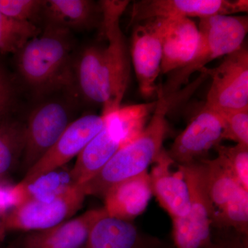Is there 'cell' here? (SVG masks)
<instances>
[{"label": "cell", "mask_w": 248, "mask_h": 248, "mask_svg": "<svg viewBox=\"0 0 248 248\" xmlns=\"http://www.w3.org/2000/svg\"><path fill=\"white\" fill-rule=\"evenodd\" d=\"M104 209H92L76 218L45 231L31 232L23 239L22 248H81L93 223Z\"/></svg>", "instance_id": "obj_17"}, {"label": "cell", "mask_w": 248, "mask_h": 248, "mask_svg": "<svg viewBox=\"0 0 248 248\" xmlns=\"http://www.w3.org/2000/svg\"><path fill=\"white\" fill-rule=\"evenodd\" d=\"M102 17L100 4L89 0H44L41 15L45 26L71 32L93 29Z\"/></svg>", "instance_id": "obj_19"}, {"label": "cell", "mask_w": 248, "mask_h": 248, "mask_svg": "<svg viewBox=\"0 0 248 248\" xmlns=\"http://www.w3.org/2000/svg\"><path fill=\"white\" fill-rule=\"evenodd\" d=\"M156 102L121 107L105 116L102 130L77 156L71 169L73 180L84 185L95 177L124 145L131 141L145 128Z\"/></svg>", "instance_id": "obj_3"}, {"label": "cell", "mask_w": 248, "mask_h": 248, "mask_svg": "<svg viewBox=\"0 0 248 248\" xmlns=\"http://www.w3.org/2000/svg\"><path fill=\"white\" fill-rule=\"evenodd\" d=\"M157 100L151 120L141 133L120 148L95 177L84 184L86 195L104 197L118 183L146 172L155 163L169 132L167 115L173 98L165 97L158 86Z\"/></svg>", "instance_id": "obj_2"}, {"label": "cell", "mask_w": 248, "mask_h": 248, "mask_svg": "<svg viewBox=\"0 0 248 248\" xmlns=\"http://www.w3.org/2000/svg\"><path fill=\"white\" fill-rule=\"evenodd\" d=\"M73 43L70 31L45 26L16 53L23 82L38 96L71 89Z\"/></svg>", "instance_id": "obj_1"}, {"label": "cell", "mask_w": 248, "mask_h": 248, "mask_svg": "<svg viewBox=\"0 0 248 248\" xmlns=\"http://www.w3.org/2000/svg\"><path fill=\"white\" fill-rule=\"evenodd\" d=\"M66 166L29 182L22 181L16 185L5 187L9 210L26 202L53 198L78 185L73 180L71 169H64Z\"/></svg>", "instance_id": "obj_20"}, {"label": "cell", "mask_w": 248, "mask_h": 248, "mask_svg": "<svg viewBox=\"0 0 248 248\" xmlns=\"http://www.w3.org/2000/svg\"><path fill=\"white\" fill-rule=\"evenodd\" d=\"M129 3L125 0H105L99 2L102 15L101 26L108 41L107 46L103 48L101 63L102 115H107L122 107L128 86L130 60L120 27V19Z\"/></svg>", "instance_id": "obj_5"}, {"label": "cell", "mask_w": 248, "mask_h": 248, "mask_svg": "<svg viewBox=\"0 0 248 248\" xmlns=\"http://www.w3.org/2000/svg\"><path fill=\"white\" fill-rule=\"evenodd\" d=\"M105 116L88 114L75 120L49 151L26 173L22 181L35 178L66 166L78 156L103 128Z\"/></svg>", "instance_id": "obj_12"}, {"label": "cell", "mask_w": 248, "mask_h": 248, "mask_svg": "<svg viewBox=\"0 0 248 248\" xmlns=\"http://www.w3.org/2000/svg\"><path fill=\"white\" fill-rule=\"evenodd\" d=\"M135 25L132 37V60L140 93L143 97L150 98L156 94V81L161 73V19H148Z\"/></svg>", "instance_id": "obj_13"}, {"label": "cell", "mask_w": 248, "mask_h": 248, "mask_svg": "<svg viewBox=\"0 0 248 248\" xmlns=\"http://www.w3.org/2000/svg\"><path fill=\"white\" fill-rule=\"evenodd\" d=\"M217 156L229 169L240 186L248 191V146L236 144L233 146L215 147Z\"/></svg>", "instance_id": "obj_26"}, {"label": "cell", "mask_w": 248, "mask_h": 248, "mask_svg": "<svg viewBox=\"0 0 248 248\" xmlns=\"http://www.w3.org/2000/svg\"><path fill=\"white\" fill-rule=\"evenodd\" d=\"M184 174L190 195V210L184 218L172 219L176 248H205L210 244L216 209L209 197L203 165L200 161L177 166Z\"/></svg>", "instance_id": "obj_6"}, {"label": "cell", "mask_w": 248, "mask_h": 248, "mask_svg": "<svg viewBox=\"0 0 248 248\" xmlns=\"http://www.w3.org/2000/svg\"><path fill=\"white\" fill-rule=\"evenodd\" d=\"M16 99L14 81L0 65V120L11 115Z\"/></svg>", "instance_id": "obj_30"}, {"label": "cell", "mask_w": 248, "mask_h": 248, "mask_svg": "<svg viewBox=\"0 0 248 248\" xmlns=\"http://www.w3.org/2000/svg\"><path fill=\"white\" fill-rule=\"evenodd\" d=\"M203 165L209 197L217 210L223 208L241 187L229 169L218 158L200 160Z\"/></svg>", "instance_id": "obj_23"}, {"label": "cell", "mask_w": 248, "mask_h": 248, "mask_svg": "<svg viewBox=\"0 0 248 248\" xmlns=\"http://www.w3.org/2000/svg\"><path fill=\"white\" fill-rule=\"evenodd\" d=\"M149 174L153 195L172 219L184 218L190 210L188 186L180 170H171L174 162L164 149Z\"/></svg>", "instance_id": "obj_15"}, {"label": "cell", "mask_w": 248, "mask_h": 248, "mask_svg": "<svg viewBox=\"0 0 248 248\" xmlns=\"http://www.w3.org/2000/svg\"><path fill=\"white\" fill-rule=\"evenodd\" d=\"M212 79L205 107L218 112L248 109V50L245 44L224 57L218 66L204 68Z\"/></svg>", "instance_id": "obj_8"}, {"label": "cell", "mask_w": 248, "mask_h": 248, "mask_svg": "<svg viewBox=\"0 0 248 248\" xmlns=\"http://www.w3.org/2000/svg\"><path fill=\"white\" fill-rule=\"evenodd\" d=\"M71 97H53L39 104L26 123V143L21 166L26 173L49 151L74 121Z\"/></svg>", "instance_id": "obj_7"}, {"label": "cell", "mask_w": 248, "mask_h": 248, "mask_svg": "<svg viewBox=\"0 0 248 248\" xmlns=\"http://www.w3.org/2000/svg\"><path fill=\"white\" fill-rule=\"evenodd\" d=\"M42 6V0H0V12L6 17L35 24L41 19Z\"/></svg>", "instance_id": "obj_27"}, {"label": "cell", "mask_w": 248, "mask_h": 248, "mask_svg": "<svg viewBox=\"0 0 248 248\" xmlns=\"http://www.w3.org/2000/svg\"><path fill=\"white\" fill-rule=\"evenodd\" d=\"M213 228L231 229L248 236V191L240 187L231 200L217 210Z\"/></svg>", "instance_id": "obj_24"}, {"label": "cell", "mask_w": 248, "mask_h": 248, "mask_svg": "<svg viewBox=\"0 0 248 248\" xmlns=\"http://www.w3.org/2000/svg\"><path fill=\"white\" fill-rule=\"evenodd\" d=\"M162 62L161 73H172L193 58L199 40L198 26L190 18L161 19Z\"/></svg>", "instance_id": "obj_16"}, {"label": "cell", "mask_w": 248, "mask_h": 248, "mask_svg": "<svg viewBox=\"0 0 248 248\" xmlns=\"http://www.w3.org/2000/svg\"><path fill=\"white\" fill-rule=\"evenodd\" d=\"M41 31L33 23L15 20L0 12V56L17 53Z\"/></svg>", "instance_id": "obj_25"}, {"label": "cell", "mask_w": 248, "mask_h": 248, "mask_svg": "<svg viewBox=\"0 0 248 248\" xmlns=\"http://www.w3.org/2000/svg\"><path fill=\"white\" fill-rule=\"evenodd\" d=\"M223 121L222 140L248 146V109L222 112Z\"/></svg>", "instance_id": "obj_28"}, {"label": "cell", "mask_w": 248, "mask_h": 248, "mask_svg": "<svg viewBox=\"0 0 248 248\" xmlns=\"http://www.w3.org/2000/svg\"><path fill=\"white\" fill-rule=\"evenodd\" d=\"M212 231L210 244L205 248H248V236L231 229H217Z\"/></svg>", "instance_id": "obj_29"}, {"label": "cell", "mask_w": 248, "mask_h": 248, "mask_svg": "<svg viewBox=\"0 0 248 248\" xmlns=\"http://www.w3.org/2000/svg\"><path fill=\"white\" fill-rule=\"evenodd\" d=\"M152 196L151 180L146 171L110 187L103 197L104 209L109 216L133 221L144 213Z\"/></svg>", "instance_id": "obj_18"}, {"label": "cell", "mask_w": 248, "mask_h": 248, "mask_svg": "<svg viewBox=\"0 0 248 248\" xmlns=\"http://www.w3.org/2000/svg\"><path fill=\"white\" fill-rule=\"evenodd\" d=\"M9 210L5 187L0 186V244L4 241L8 232L6 218Z\"/></svg>", "instance_id": "obj_31"}, {"label": "cell", "mask_w": 248, "mask_h": 248, "mask_svg": "<svg viewBox=\"0 0 248 248\" xmlns=\"http://www.w3.org/2000/svg\"><path fill=\"white\" fill-rule=\"evenodd\" d=\"M200 40L193 58L185 66L172 72L166 84L160 85L165 97H172L195 72L210 62L226 56L244 44L248 32L247 16H217L200 18Z\"/></svg>", "instance_id": "obj_4"}, {"label": "cell", "mask_w": 248, "mask_h": 248, "mask_svg": "<svg viewBox=\"0 0 248 248\" xmlns=\"http://www.w3.org/2000/svg\"><path fill=\"white\" fill-rule=\"evenodd\" d=\"M84 185H76L61 195L21 204L8 212V231H45L70 219L82 207L86 197Z\"/></svg>", "instance_id": "obj_9"}, {"label": "cell", "mask_w": 248, "mask_h": 248, "mask_svg": "<svg viewBox=\"0 0 248 248\" xmlns=\"http://www.w3.org/2000/svg\"><path fill=\"white\" fill-rule=\"evenodd\" d=\"M223 121L221 112L205 107L191 120L167 151L174 164L186 166L203 156L222 141Z\"/></svg>", "instance_id": "obj_11"}, {"label": "cell", "mask_w": 248, "mask_h": 248, "mask_svg": "<svg viewBox=\"0 0 248 248\" xmlns=\"http://www.w3.org/2000/svg\"><path fill=\"white\" fill-rule=\"evenodd\" d=\"M248 10L247 0H142L134 3L130 24L153 19L231 16Z\"/></svg>", "instance_id": "obj_10"}, {"label": "cell", "mask_w": 248, "mask_h": 248, "mask_svg": "<svg viewBox=\"0 0 248 248\" xmlns=\"http://www.w3.org/2000/svg\"><path fill=\"white\" fill-rule=\"evenodd\" d=\"M81 248H169L162 240L140 231L133 221L104 213L93 223Z\"/></svg>", "instance_id": "obj_14"}, {"label": "cell", "mask_w": 248, "mask_h": 248, "mask_svg": "<svg viewBox=\"0 0 248 248\" xmlns=\"http://www.w3.org/2000/svg\"><path fill=\"white\" fill-rule=\"evenodd\" d=\"M25 143V122L11 115L0 120V177L21 164Z\"/></svg>", "instance_id": "obj_22"}, {"label": "cell", "mask_w": 248, "mask_h": 248, "mask_svg": "<svg viewBox=\"0 0 248 248\" xmlns=\"http://www.w3.org/2000/svg\"><path fill=\"white\" fill-rule=\"evenodd\" d=\"M4 248H22L21 246H15V245H11V246H8V247Z\"/></svg>", "instance_id": "obj_32"}, {"label": "cell", "mask_w": 248, "mask_h": 248, "mask_svg": "<svg viewBox=\"0 0 248 248\" xmlns=\"http://www.w3.org/2000/svg\"><path fill=\"white\" fill-rule=\"evenodd\" d=\"M103 47L90 46L73 62L72 87L73 93L86 102L103 104L102 63Z\"/></svg>", "instance_id": "obj_21"}]
</instances>
